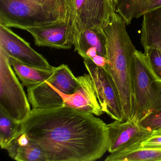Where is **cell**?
I'll return each mask as SVG.
<instances>
[{"mask_svg":"<svg viewBox=\"0 0 161 161\" xmlns=\"http://www.w3.org/2000/svg\"><path fill=\"white\" fill-rule=\"evenodd\" d=\"M78 79L79 86L71 95L62 93L53 87L63 98L64 106L98 116L103 114L90 75L85 74Z\"/></svg>","mask_w":161,"mask_h":161,"instance_id":"obj_11","label":"cell"},{"mask_svg":"<svg viewBox=\"0 0 161 161\" xmlns=\"http://www.w3.org/2000/svg\"><path fill=\"white\" fill-rule=\"evenodd\" d=\"M74 40L88 29L103 31L115 12L110 0H72Z\"/></svg>","mask_w":161,"mask_h":161,"instance_id":"obj_6","label":"cell"},{"mask_svg":"<svg viewBox=\"0 0 161 161\" xmlns=\"http://www.w3.org/2000/svg\"><path fill=\"white\" fill-rule=\"evenodd\" d=\"M107 125L109 132L108 151L110 153L129 148L152 132L131 119L124 122L114 120Z\"/></svg>","mask_w":161,"mask_h":161,"instance_id":"obj_9","label":"cell"},{"mask_svg":"<svg viewBox=\"0 0 161 161\" xmlns=\"http://www.w3.org/2000/svg\"><path fill=\"white\" fill-rule=\"evenodd\" d=\"M30 33L38 47L58 49H69L73 46L74 37L72 21L57 22L43 27L29 28Z\"/></svg>","mask_w":161,"mask_h":161,"instance_id":"obj_10","label":"cell"},{"mask_svg":"<svg viewBox=\"0 0 161 161\" xmlns=\"http://www.w3.org/2000/svg\"><path fill=\"white\" fill-rule=\"evenodd\" d=\"M10 57L0 48V108L19 122L32 109L22 84L9 61Z\"/></svg>","mask_w":161,"mask_h":161,"instance_id":"obj_5","label":"cell"},{"mask_svg":"<svg viewBox=\"0 0 161 161\" xmlns=\"http://www.w3.org/2000/svg\"><path fill=\"white\" fill-rule=\"evenodd\" d=\"M44 5H56L69 7L73 11L72 0H29Z\"/></svg>","mask_w":161,"mask_h":161,"instance_id":"obj_23","label":"cell"},{"mask_svg":"<svg viewBox=\"0 0 161 161\" xmlns=\"http://www.w3.org/2000/svg\"><path fill=\"white\" fill-rule=\"evenodd\" d=\"M19 132L43 151L47 161H94L108 151V125L94 114L68 106L34 110Z\"/></svg>","mask_w":161,"mask_h":161,"instance_id":"obj_1","label":"cell"},{"mask_svg":"<svg viewBox=\"0 0 161 161\" xmlns=\"http://www.w3.org/2000/svg\"><path fill=\"white\" fill-rule=\"evenodd\" d=\"M106 39L107 64L104 69L116 87L122 113V121L130 119L133 108L131 71L136 49L128 34L126 24L116 12L103 29Z\"/></svg>","mask_w":161,"mask_h":161,"instance_id":"obj_2","label":"cell"},{"mask_svg":"<svg viewBox=\"0 0 161 161\" xmlns=\"http://www.w3.org/2000/svg\"><path fill=\"white\" fill-rule=\"evenodd\" d=\"M0 48L2 49L9 57L27 65L43 69L54 68L42 54L33 49L28 42L9 27L1 25Z\"/></svg>","mask_w":161,"mask_h":161,"instance_id":"obj_8","label":"cell"},{"mask_svg":"<svg viewBox=\"0 0 161 161\" xmlns=\"http://www.w3.org/2000/svg\"><path fill=\"white\" fill-rule=\"evenodd\" d=\"M10 64L23 86H34L48 80L53 74L55 67L52 69H43L30 66L10 57Z\"/></svg>","mask_w":161,"mask_h":161,"instance_id":"obj_17","label":"cell"},{"mask_svg":"<svg viewBox=\"0 0 161 161\" xmlns=\"http://www.w3.org/2000/svg\"><path fill=\"white\" fill-rule=\"evenodd\" d=\"M160 7L161 0H119L115 12L129 25L134 19L139 18Z\"/></svg>","mask_w":161,"mask_h":161,"instance_id":"obj_14","label":"cell"},{"mask_svg":"<svg viewBox=\"0 0 161 161\" xmlns=\"http://www.w3.org/2000/svg\"><path fill=\"white\" fill-rule=\"evenodd\" d=\"M6 150L10 157L16 161H47L42 149L31 141L28 145L21 146L14 140Z\"/></svg>","mask_w":161,"mask_h":161,"instance_id":"obj_18","label":"cell"},{"mask_svg":"<svg viewBox=\"0 0 161 161\" xmlns=\"http://www.w3.org/2000/svg\"><path fill=\"white\" fill-rule=\"evenodd\" d=\"M133 108L130 119L136 122L161 110V81L153 72L144 53L136 50L131 71Z\"/></svg>","mask_w":161,"mask_h":161,"instance_id":"obj_4","label":"cell"},{"mask_svg":"<svg viewBox=\"0 0 161 161\" xmlns=\"http://www.w3.org/2000/svg\"><path fill=\"white\" fill-rule=\"evenodd\" d=\"M73 11L66 6L44 5L29 0H0V25L26 30L57 22L72 21Z\"/></svg>","mask_w":161,"mask_h":161,"instance_id":"obj_3","label":"cell"},{"mask_svg":"<svg viewBox=\"0 0 161 161\" xmlns=\"http://www.w3.org/2000/svg\"><path fill=\"white\" fill-rule=\"evenodd\" d=\"M106 39L104 31L88 29L80 32L75 37L73 47L75 51L85 59L86 52L89 48H96L98 53L106 56Z\"/></svg>","mask_w":161,"mask_h":161,"instance_id":"obj_16","label":"cell"},{"mask_svg":"<svg viewBox=\"0 0 161 161\" xmlns=\"http://www.w3.org/2000/svg\"><path fill=\"white\" fill-rule=\"evenodd\" d=\"M84 64L93 81L103 112L113 119L122 122L120 100L116 87L111 76L104 69L95 64L91 59H84Z\"/></svg>","mask_w":161,"mask_h":161,"instance_id":"obj_7","label":"cell"},{"mask_svg":"<svg viewBox=\"0 0 161 161\" xmlns=\"http://www.w3.org/2000/svg\"><path fill=\"white\" fill-rule=\"evenodd\" d=\"M19 123L9 116L0 108V145L6 149L18 134Z\"/></svg>","mask_w":161,"mask_h":161,"instance_id":"obj_19","label":"cell"},{"mask_svg":"<svg viewBox=\"0 0 161 161\" xmlns=\"http://www.w3.org/2000/svg\"><path fill=\"white\" fill-rule=\"evenodd\" d=\"M135 145L141 147H161V129L152 131L149 135Z\"/></svg>","mask_w":161,"mask_h":161,"instance_id":"obj_22","label":"cell"},{"mask_svg":"<svg viewBox=\"0 0 161 161\" xmlns=\"http://www.w3.org/2000/svg\"><path fill=\"white\" fill-rule=\"evenodd\" d=\"M140 41L144 49H157L161 51V7L143 16Z\"/></svg>","mask_w":161,"mask_h":161,"instance_id":"obj_13","label":"cell"},{"mask_svg":"<svg viewBox=\"0 0 161 161\" xmlns=\"http://www.w3.org/2000/svg\"><path fill=\"white\" fill-rule=\"evenodd\" d=\"M27 92L34 110L51 109L64 105L61 95L47 80L28 87Z\"/></svg>","mask_w":161,"mask_h":161,"instance_id":"obj_12","label":"cell"},{"mask_svg":"<svg viewBox=\"0 0 161 161\" xmlns=\"http://www.w3.org/2000/svg\"><path fill=\"white\" fill-rule=\"evenodd\" d=\"M139 125L151 131L161 129V110L149 115L138 122Z\"/></svg>","mask_w":161,"mask_h":161,"instance_id":"obj_21","label":"cell"},{"mask_svg":"<svg viewBox=\"0 0 161 161\" xmlns=\"http://www.w3.org/2000/svg\"><path fill=\"white\" fill-rule=\"evenodd\" d=\"M91 60L95 64L103 68H105L107 64V59L106 57L100 54H98Z\"/></svg>","mask_w":161,"mask_h":161,"instance_id":"obj_24","label":"cell"},{"mask_svg":"<svg viewBox=\"0 0 161 161\" xmlns=\"http://www.w3.org/2000/svg\"><path fill=\"white\" fill-rule=\"evenodd\" d=\"M111 1V3H112V6H113L114 9H115L117 3L118 2L119 0H110Z\"/></svg>","mask_w":161,"mask_h":161,"instance_id":"obj_25","label":"cell"},{"mask_svg":"<svg viewBox=\"0 0 161 161\" xmlns=\"http://www.w3.org/2000/svg\"><path fill=\"white\" fill-rule=\"evenodd\" d=\"M105 161H161V147L134 145L118 152L110 153Z\"/></svg>","mask_w":161,"mask_h":161,"instance_id":"obj_15","label":"cell"},{"mask_svg":"<svg viewBox=\"0 0 161 161\" xmlns=\"http://www.w3.org/2000/svg\"><path fill=\"white\" fill-rule=\"evenodd\" d=\"M144 54L154 75L161 81V51L157 49H144Z\"/></svg>","mask_w":161,"mask_h":161,"instance_id":"obj_20","label":"cell"}]
</instances>
